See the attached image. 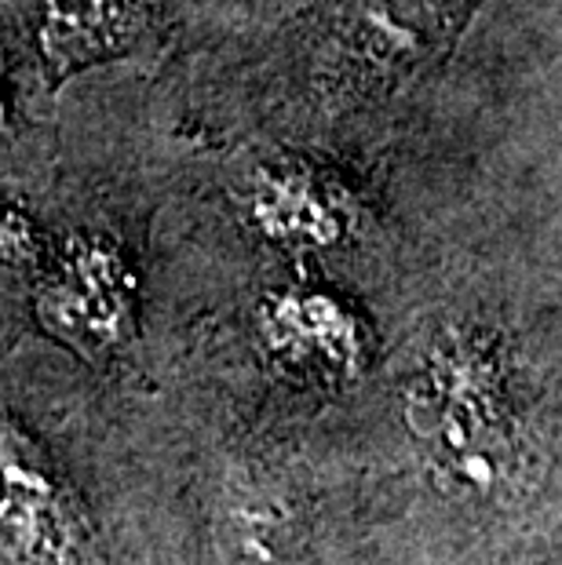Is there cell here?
I'll use <instances>...</instances> for the list:
<instances>
[{
    "label": "cell",
    "mask_w": 562,
    "mask_h": 565,
    "mask_svg": "<svg viewBox=\"0 0 562 565\" xmlns=\"http://www.w3.org/2000/svg\"><path fill=\"white\" fill-rule=\"evenodd\" d=\"M139 33L136 0H44L41 55L52 77L125 52Z\"/></svg>",
    "instance_id": "cell-6"
},
{
    "label": "cell",
    "mask_w": 562,
    "mask_h": 565,
    "mask_svg": "<svg viewBox=\"0 0 562 565\" xmlns=\"http://www.w3.org/2000/svg\"><path fill=\"white\" fill-rule=\"evenodd\" d=\"M402 408L438 489L489 500L519 475L522 445L508 365L489 329H442L405 383Z\"/></svg>",
    "instance_id": "cell-1"
},
{
    "label": "cell",
    "mask_w": 562,
    "mask_h": 565,
    "mask_svg": "<svg viewBox=\"0 0 562 565\" xmlns=\"http://www.w3.org/2000/svg\"><path fill=\"white\" fill-rule=\"evenodd\" d=\"M256 340L278 369L318 383H351L373 362L365 318L329 288H271L256 307Z\"/></svg>",
    "instance_id": "cell-4"
},
{
    "label": "cell",
    "mask_w": 562,
    "mask_h": 565,
    "mask_svg": "<svg viewBox=\"0 0 562 565\" xmlns=\"http://www.w3.org/2000/svg\"><path fill=\"white\" fill-rule=\"evenodd\" d=\"M245 212L285 252H329L354 234V201L347 190L296 161L263 164L245 194Z\"/></svg>",
    "instance_id": "cell-5"
},
{
    "label": "cell",
    "mask_w": 562,
    "mask_h": 565,
    "mask_svg": "<svg viewBox=\"0 0 562 565\" xmlns=\"http://www.w3.org/2000/svg\"><path fill=\"white\" fill-rule=\"evenodd\" d=\"M8 131V103H4V92H0V136Z\"/></svg>",
    "instance_id": "cell-8"
},
{
    "label": "cell",
    "mask_w": 562,
    "mask_h": 565,
    "mask_svg": "<svg viewBox=\"0 0 562 565\" xmlns=\"http://www.w3.org/2000/svg\"><path fill=\"white\" fill-rule=\"evenodd\" d=\"M0 565H106L85 508L44 449L0 413Z\"/></svg>",
    "instance_id": "cell-3"
},
{
    "label": "cell",
    "mask_w": 562,
    "mask_h": 565,
    "mask_svg": "<svg viewBox=\"0 0 562 565\" xmlns=\"http://www.w3.org/2000/svg\"><path fill=\"white\" fill-rule=\"evenodd\" d=\"M41 329L92 365H110L139 335V278L103 234L66 237L33 296Z\"/></svg>",
    "instance_id": "cell-2"
},
{
    "label": "cell",
    "mask_w": 562,
    "mask_h": 565,
    "mask_svg": "<svg viewBox=\"0 0 562 565\" xmlns=\"http://www.w3.org/2000/svg\"><path fill=\"white\" fill-rule=\"evenodd\" d=\"M38 259V231L26 215L11 212L8 204H0V263L22 267V263Z\"/></svg>",
    "instance_id": "cell-7"
}]
</instances>
